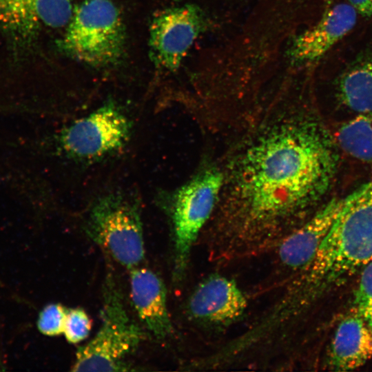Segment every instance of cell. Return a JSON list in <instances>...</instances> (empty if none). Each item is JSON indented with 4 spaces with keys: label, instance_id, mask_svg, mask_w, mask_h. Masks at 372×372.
Instances as JSON below:
<instances>
[{
    "label": "cell",
    "instance_id": "6da1fadb",
    "mask_svg": "<svg viewBox=\"0 0 372 372\" xmlns=\"http://www.w3.org/2000/svg\"><path fill=\"white\" fill-rule=\"evenodd\" d=\"M243 124L219 164L223 184L207 225L214 260L276 248L326 194L336 169L327 135L288 107L254 113Z\"/></svg>",
    "mask_w": 372,
    "mask_h": 372
},
{
    "label": "cell",
    "instance_id": "7a4b0ae2",
    "mask_svg": "<svg viewBox=\"0 0 372 372\" xmlns=\"http://www.w3.org/2000/svg\"><path fill=\"white\" fill-rule=\"evenodd\" d=\"M372 262V181L343 198L342 207L314 258L298 270L282 294L302 313L329 289Z\"/></svg>",
    "mask_w": 372,
    "mask_h": 372
},
{
    "label": "cell",
    "instance_id": "3957f363",
    "mask_svg": "<svg viewBox=\"0 0 372 372\" xmlns=\"http://www.w3.org/2000/svg\"><path fill=\"white\" fill-rule=\"evenodd\" d=\"M126 43L123 20L111 0H83L74 8L59 41L65 54L93 67H107L123 58Z\"/></svg>",
    "mask_w": 372,
    "mask_h": 372
},
{
    "label": "cell",
    "instance_id": "277c9868",
    "mask_svg": "<svg viewBox=\"0 0 372 372\" xmlns=\"http://www.w3.org/2000/svg\"><path fill=\"white\" fill-rule=\"evenodd\" d=\"M223 184L220 165L200 169L176 189L171 198L174 229V279L183 280L192 249L209 222L218 202Z\"/></svg>",
    "mask_w": 372,
    "mask_h": 372
},
{
    "label": "cell",
    "instance_id": "5b68a950",
    "mask_svg": "<svg viewBox=\"0 0 372 372\" xmlns=\"http://www.w3.org/2000/svg\"><path fill=\"white\" fill-rule=\"evenodd\" d=\"M101 326L96 335L76 353L72 371H123L126 358L145 338L143 330L129 316L122 296L108 278L103 290Z\"/></svg>",
    "mask_w": 372,
    "mask_h": 372
},
{
    "label": "cell",
    "instance_id": "8992f818",
    "mask_svg": "<svg viewBox=\"0 0 372 372\" xmlns=\"http://www.w3.org/2000/svg\"><path fill=\"white\" fill-rule=\"evenodd\" d=\"M86 231L121 265L132 269L145 256L141 212L136 200L122 193L100 198L93 205Z\"/></svg>",
    "mask_w": 372,
    "mask_h": 372
},
{
    "label": "cell",
    "instance_id": "52a82bcc",
    "mask_svg": "<svg viewBox=\"0 0 372 372\" xmlns=\"http://www.w3.org/2000/svg\"><path fill=\"white\" fill-rule=\"evenodd\" d=\"M130 131L127 116L114 103L108 102L63 130L59 143L70 156L92 160L121 149Z\"/></svg>",
    "mask_w": 372,
    "mask_h": 372
},
{
    "label": "cell",
    "instance_id": "ba28073f",
    "mask_svg": "<svg viewBox=\"0 0 372 372\" xmlns=\"http://www.w3.org/2000/svg\"><path fill=\"white\" fill-rule=\"evenodd\" d=\"M208 25L204 12L195 4L169 8L156 14L149 30V53L158 69L175 71Z\"/></svg>",
    "mask_w": 372,
    "mask_h": 372
},
{
    "label": "cell",
    "instance_id": "9c48e42d",
    "mask_svg": "<svg viewBox=\"0 0 372 372\" xmlns=\"http://www.w3.org/2000/svg\"><path fill=\"white\" fill-rule=\"evenodd\" d=\"M247 307V299L237 283L226 276L211 274L200 282L187 302L192 319L212 327L238 321Z\"/></svg>",
    "mask_w": 372,
    "mask_h": 372
},
{
    "label": "cell",
    "instance_id": "30bf717a",
    "mask_svg": "<svg viewBox=\"0 0 372 372\" xmlns=\"http://www.w3.org/2000/svg\"><path fill=\"white\" fill-rule=\"evenodd\" d=\"M357 15L348 3L327 9L315 25L291 41L287 51L291 63L302 65L321 59L354 28Z\"/></svg>",
    "mask_w": 372,
    "mask_h": 372
},
{
    "label": "cell",
    "instance_id": "8fae6325",
    "mask_svg": "<svg viewBox=\"0 0 372 372\" xmlns=\"http://www.w3.org/2000/svg\"><path fill=\"white\" fill-rule=\"evenodd\" d=\"M74 8L71 0H0V26L25 39L65 27Z\"/></svg>",
    "mask_w": 372,
    "mask_h": 372
},
{
    "label": "cell",
    "instance_id": "7c38bea8",
    "mask_svg": "<svg viewBox=\"0 0 372 372\" xmlns=\"http://www.w3.org/2000/svg\"><path fill=\"white\" fill-rule=\"evenodd\" d=\"M342 202L343 198H333L280 242L276 248L282 267L297 271L312 260Z\"/></svg>",
    "mask_w": 372,
    "mask_h": 372
},
{
    "label": "cell",
    "instance_id": "4fadbf2b",
    "mask_svg": "<svg viewBox=\"0 0 372 372\" xmlns=\"http://www.w3.org/2000/svg\"><path fill=\"white\" fill-rule=\"evenodd\" d=\"M130 285L132 302L141 322L155 338H167L173 326L161 278L148 269L134 267L131 269Z\"/></svg>",
    "mask_w": 372,
    "mask_h": 372
},
{
    "label": "cell",
    "instance_id": "5bb4252c",
    "mask_svg": "<svg viewBox=\"0 0 372 372\" xmlns=\"http://www.w3.org/2000/svg\"><path fill=\"white\" fill-rule=\"evenodd\" d=\"M372 358V328L358 313L346 316L338 325L329 353L334 371H349Z\"/></svg>",
    "mask_w": 372,
    "mask_h": 372
},
{
    "label": "cell",
    "instance_id": "9a60e30c",
    "mask_svg": "<svg viewBox=\"0 0 372 372\" xmlns=\"http://www.w3.org/2000/svg\"><path fill=\"white\" fill-rule=\"evenodd\" d=\"M343 103L358 114L372 111V54L353 64L338 83Z\"/></svg>",
    "mask_w": 372,
    "mask_h": 372
},
{
    "label": "cell",
    "instance_id": "2e32d148",
    "mask_svg": "<svg viewBox=\"0 0 372 372\" xmlns=\"http://www.w3.org/2000/svg\"><path fill=\"white\" fill-rule=\"evenodd\" d=\"M340 147L353 158L372 165V111L358 114L338 129Z\"/></svg>",
    "mask_w": 372,
    "mask_h": 372
},
{
    "label": "cell",
    "instance_id": "e0dca14e",
    "mask_svg": "<svg viewBox=\"0 0 372 372\" xmlns=\"http://www.w3.org/2000/svg\"><path fill=\"white\" fill-rule=\"evenodd\" d=\"M355 300L357 312L372 328V262L362 269Z\"/></svg>",
    "mask_w": 372,
    "mask_h": 372
},
{
    "label": "cell",
    "instance_id": "ac0fdd59",
    "mask_svg": "<svg viewBox=\"0 0 372 372\" xmlns=\"http://www.w3.org/2000/svg\"><path fill=\"white\" fill-rule=\"evenodd\" d=\"M68 309L60 304L45 306L39 313L37 328L39 331L48 336H56L63 333L65 320Z\"/></svg>",
    "mask_w": 372,
    "mask_h": 372
},
{
    "label": "cell",
    "instance_id": "d6986e66",
    "mask_svg": "<svg viewBox=\"0 0 372 372\" xmlns=\"http://www.w3.org/2000/svg\"><path fill=\"white\" fill-rule=\"evenodd\" d=\"M91 329V320L83 309L68 310L63 331L68 342L72 344L81 342L89 335Z\"/></svg>",
    "mask_w": 372,
    "mask_h": 372
},
{
    "label": "cell",
    "instance_id": "ffe728a7",
    "mask_svg": "<svg viewBox=\"0 0 372 372\" xmlns=\"http://www.w3.org/2000/svg\"><path fill=\"white\" fill-rule=\"evenodd\" d=\"M357 13L372 18V0H347Z\"/></svg>",
    "mask_w": 372,
    "mask_h": 372
}]
</instances>
